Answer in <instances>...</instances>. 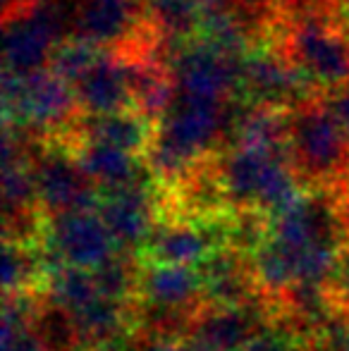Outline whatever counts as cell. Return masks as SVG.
<instances>
[{"mask_svg": "<svg viewBox=\"0 0 349 351\" xmlns=\"http://www.w3.org/2000/svg\"><path fill=\"white\" fill-rule=\"evenodd\" d=\"M136 335V351H189L184 337H158V335Z\"/></svg>", "mask_w": 349, "mask_h": 351, "instance_id": "20", "label": "cell"}, {"mask_svg": "<svg viewBox=\"0 0 349 351\" xmlns=\"http://www.w3.org/2000/svg\"><path fill=\"white\" fill-rule=\"evenodd\" d=\"M70 143L75 146V153L80 158L82 167L86 170V175L96 182L101 191L117 189V186L132 184V182L151 175L144 158L125 151V148L82 139L77 132L70 136Z\"/></svg>", "mask_w": 349, "mask_h": 351, "instance_id": "14", "label": "cell"}, {"mask_svg": "<svg viewBox=\"0 0 349 351\" xmlns=\"http://www.w3.org/2000/svg\"><path fill=\"white\" fill-rule=\"evenodd\" d=\"M77 134L82 139L110 143L144 158L154 141L156 122L136 108H130V110L106 112V115H82Z\"/></svg>", "mask_w": 349, "mask_h": 351, "instance_id": "15", "label": "cell"}, {"mask_svg": "<svg viewBox=\"0 0 349 351\" xmlns=\"http://www.w3.org/2000/svg\"><path fill=\"white\" fill-rule=\"evenodd\" d=\"M270 325L273 313L261 296L247 304H204L191 318L184 342L189 351H242Z\"/></svg>", "mask_w": 349, "mask_h": 351, "instance_id": "9", "label": "cell"}, {"mask_svg": "<svg viewBox=\"0 0 349 351\" xmlns=\"http://www.w3.org/2000/svg\"><path fill=\"white\" fill-rule=\"evenodd\" d=\"M268 36L323 93L349 86V17L340 0H278V14Z\"/></svg>", "mask_w": 349, "mask_h": 351, "instance_id": "1", "label": "cell"}, {"mask_svg": "<svg viewBox=\"0 0 349 351\" xmlns=\"http://www.w3.org/2000/svg\"><path fill=\"white\" fill-rule=\"evenodd\" d=\"M32 172L36 182L38 206L46 217L70 210L98 208L101 189L86 175L75 146L65 136L58 139H34Z\"/></svg>", "mask_w": 349, "mask_h": 351, "instance_id": "4", "label": "cell"}, {"mask_svg": "<svg viewBox=\"0 0 349 351\" xmlns=\"http://www.w3.org/2000/svg\"><path fill=\"white\" fill-rule=\"evenodd\" d=\"M98 213L122 251H144L156 222L160 220V191L154 175L101 191Z\"/></svg>", "mask_w": 349, "mask_h": 351, "instance_id": "10", "label": "cell"}, {"mask_svg": "<svg viewBox=\"0 0 349 351\" xmlns=\"http://www.w3.org/2000/svg\"><path fill=\"white\" fill-rule=\"evenodd\" d=\"M326 294L330 299L333 311L349 313V239L340 249L333 273L326 280Z\"/></svg>", "mask_w": 349, "mask_h": 351, "instance_id": "19", "label": "cell"}, {"mask_svg": "<svg viewBox=\"0 0 349 351\" xmlns=\"http://www.w3.org/2000/svg\"><path fill=\"white\" fill-rule=\"evenodd\" d=\"M326 101H328V106L333 108V112H335L337 122H340L342 132H345V136L349 141V86L326 93Z\"/></svg>", "mask_w": 349, "mask_h": 351, "instance_id": "21", "label": "cell"}, {"mask_svg": "<svg viewBox=\"0 0 349 351\" xmlns=\"http://www.w3.org/2000/svg\"><path fill=\"white\" fill-rule=\"evenodd\" d=\"M337 204H340V213H342V220H345L347 230H349V186L337 196Z\"/></svg>", "mask_w": 349, "mask_h": 351, "instance_id": "23", "label": "cell"}, {"mask_svg": "<svg viewBox=\"0 0 349 351\" xmlns=\"http://www.w3.org/2000/svg\"><path fill=\"white\" fill-rule=\"evenodd\" d=\"M3 67L12 72H34L48 67L51 51L67 36L70 12L62 0H36L24 14L3 22Z\"/></svg>", "mask_w": 349, "mask_h": 351, "instance_id": "7", "label": "cell"}, {"mask_svg": "<svg viewBox=\"0 0 349 351\" xmlns=\"http://www.w3.org/2000/svg\"><path fill=\"white\" fill-rule=\"evenodd\" d=\"M340 5H342V10H345V14L349 17V0H340Z\"/></svg>", "mask_w": 349, "mask_h": 351, "instance_id": "24", "label": "cell"}, {"mask_svg": "<svg viewBox=\"0 0 349 351\" xmlns=\"http://www.w3.org/2000/svg\"><path fill=\"white\" fill-rule=\"evenodd\" d=\"M289 160L306 189L340 196L349 186V141L326 96L289 110Z\"/></svg>", "mask_w": 349, "mask_h": 351, "instance_id": "2", "label": "cell"}, {"mask_svg": "<svg viewBox=\"0 0 349 351\" xmlns=\"http://www.w3.org/2000/svg\"><path fill=\"white\" fill-rule=\"evenodd\" d=\"M163 60L173 70L177 96L223 103L239 98L242 58L228 56L204 38L194 36L184 41H165Z\"/></svg>", "mask_w": 349, "mask_h": 351, "instance_id": "6", "label": "cell"}, {"mask_svg": "<svg viewBox=\"0 0 349 351\" xmlns=\"http://www.w3.org/2000/svg\"><path fill=\"white\" fill-rule=\"evenodd\" d=\"M146 14L165 41H184L199 34L204 0H146Z\"/></svg>", "mask_w": 349, "mask_h": 351, "instance_id": "17", "label": "cell"}, {"mask_svg": "<svg viewBox=\"0 0 349 351\" xmlns=\"http://www.w3.org/2000/svg\"><path fill=\"white\" fill-rule=\"evenodd\" d=\"M120 251L98 208L70 210L48 217L43 254L48 265H77L93 270Z\"/></svg>", "mask_w": 349, "mask_h": 351, "instance_id": "8", "label": "cell"}, {"mask_svg": "<svg viewBox=\"0 0 349 351\" xmlns=\"http://www.w3.org/2000/svg\"><path fill=\"white\" fill-rule=\"evenodd\" d=\"M326 96L270 36L256 41L242 56L239 101L292 110L306 101Z\"/></svg>", "mask_w": 349, "mask_h": 351, "instance_id": "5", "label": "cell"}, {"mask_svg": "<svg viewBox=\"0 0 349 351\" xmlns=\"http://www.w3.org/2000/svg\"><path fill=\"white\" fill-rule=\"evenodd\" d=\"M108 48L93 43L91 38L80 36V34H67L65 38L53 46L51 58H48V67L62 77L65 82H70L75 86L84 74L106 56Z\"/></svg>", "mask_w": 349, "mask_h": 351, "instance_id": "18", "label": "cell"}, {"mask_svg": "<svg viewBox=\"0 0 349 351\" xmlns=\"http://www.w3.org/2000/svg\"><path fill=\"white\" fill-rule=\"evenodd\" d=\"M196 268L204 285L206 304H247L258 299L252 258L239 246H215Z\"/></svg>", "mask_w": 349, "mask_h": 351, "instance_id": "12", "label": "cell"}, {"mask_svg": "<svg viewBox=\"0 0 349 351\" xmlns=\"http://www.w3.org/2000/svg\"><path fill=\"white\" fill-rule=\"evenodd\" d=\"M309 351H311V349H309Z\"/></svg>", "mask_w": 349, "mask_h": 351, "instance_id": "25", "label": "cell"}, {"mask_svg": "<svg viewBox=\"0 0 349 351\" xmlns=\"http://www.w3.org/2000/svg\"><path fill=\"white\" fill-rule=\"evenodd\" d=\"M75 93L84 115H106L134 108L127 56L106 51V56L75 84Z\"/></svg>", "mask_w": 349, "mask_h": 351, "instance_id": "13", "label": "cell"}, {"mask_svg": "<svg viewBox=\"0 0 349 351\" xmlns=\"http://www.w3.org/2000/svg\"><path fill=\"white\" fill-rule=\"evenodd\" d=\"M191 220V217H160L146 241L141 256L163 263L199 265L215 246L228 244V222Z\"/></svg>", "mask_w": 349, "mask_h": 351, "instance_id": "11", "label": "cell"}, {"mask_svg": "<svg viewBox=\"0 0 349 351\" xmlns=\"http://www.w3.org/2000/svg\"><path fill=\"white\" fill-rule=\"evenodd\" d=\"M5 122L22 127L34 139L72 136L82 120L75 86L51 67L12 72L3 67Z\"/></svg>", "mask_w": 349, "mask_h": 351, "instance_id": "3", "label": "cell"}, {"mask_svg": "<svg viewBox=\"0 0 349 351\" xmlns=\"http://www.w3.org/2000/svg\"><path fill=\"white\" fill-rule=\"evenodd\" d=\"M48 261L43 244L5 239L3 249V285L5 296L27 294V291L46 289Z\"/></svg>", "mask_w": 349, "mask_h": 351, "instance_id": "16", "label": "cell"}, {"mask_svg": "<svg viewBox=\"0 0 349 351\" xmlns=\"http://www.w3.org/2000/svg\"><path fill=\"white\" fill-rule=\"evenodd\" d=\"M34 5H36V0H3V22L19 17V14H24Z\"/></svg>", "mask_w": 349, "mask_h": 351, "instance_id": "22", "label": "cell"}]
</instances>
